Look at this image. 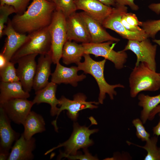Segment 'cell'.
I'll use <instances>...</instances> for the list:
<instances>
[{
	"label": "cell",
	"instance_id": "3957f363",
	"mask_svg": "<svg viewBox=\"0 0 160 160\" xmlns=\"http://www.w3.org/2000/svg\"><path fill=\"white\" fill-rule=\"evenodd\" d=\"M130 96L135 97L142 91H156L160 88L159 73L151 69L145 63L135 66L129 78Z\"/></svg>",
	"mask_w": 160,
	"mask_h": 160
},
{
	"label": "cell",
	"instance_id": "7bdbcfd3",
	"mask_svg": "<svg viewBox=\"0 0 160 160\" xmlns=\"http://www.w3.org/2000/svg\"><path fill=\"white\" fill-rule=\"evenodd\" d=\"M48 1H53V0H47Z\"/></svg>",
	"mask_w": 160,
	"mask_h": 160
},
{
	"label": "cell",
	"instance_id": "7402d4cb",
	"mask_svg": "<svg viewBox=\"0 0 160 160\" xmlns=\"http://www.w3.org/2000/svg\"><path fill=\"white\" fill-rule=\"evenodd\" d=\"M0 103L17 98H26L30 96L29 92L23 89L20 81H1L0 83Z\"/></svg>",
	"mask_w": 160,
	"mask_h": 160
},
{
	"label": "cell",
	"instance_id": "e0dca14e",
	"mask_svg": "<svg viewBox=\"0 0 160 160\" xmlns=\"http://www.w3.org/2000/svg\"><path fill=\"white\" fill-rule=\"evenodd\" d=\"M56 64L54 71L51 74V81L56 84H69L76 87L78 85V82L86 78L84 73L78 74L79 70L77 66L67 67L62 65L59 62Z\"/></svg>",
	"mask_w": 160,
	"mask_h": 160
},
{
	"label": "cell",
	"instance_id": "d6a6232c",
	"mask_svg": "<svg viewBox=\"0 0 160 160\" xmlns=\"http://www.w3.org/2000/svg\"><path fill=\"white\" fill-rule=\"evenodd\" d=\"M132 123L136 129V135L139 139L142 141H146L150 138V135L145 129L143 124L138 118L135 119L132 121Z\"/></svg>",
	"mask_w": 160,
	"mask_h": 160
},
{
	"label": "cell",
	"instance_id": "8992f818",
	"mask_svg": "<svg viewBox=\"0 0 160 160\" xmlns=\"http://www.w3.org/2000/svg\"><path fill=\"white\" fill-rule=\"evenodd\" d=\"M89 127L81 126L77 123H74L73 131L70 138L65 142L49 150L44 155H47L54 150L62 147H64L65 149V152H62L63 153L71 155L77 154V151L80 148H87L93 143L92 140L90 139V135L98 131L97 129H90Z\"/></svg>",
	"mask_w": 160,
	"mask_h": 160
},
{
	"label": "cell",
	"instance_id": "ba28073f",
	"mask_svg": "<svg viewBox=\"0 0 160 160\" xmlns=\"http://www.w3.org/2000/svg\"><path fill=\"white\" fill-rule=\"evenodd\" d=\"M127 7L125 6L116 5L113 7L111 14L104 20L103 26L109 29L118 34L122 38L128 40L141 41L148 38L146 33L143 31L139 32H133L127 30L121 21L122 15L127 12Z\"/></svg>",
	"mask_w": 160,
	"mask_h": 160
},
{
	"label": "cell",
	"instance_id": "5bb4252c",
	"mask_svg": "<svg viewBox=\"0 0 160 160\" xmlns=\"http://www.w3.org/2000/svg\"><path fill=\"white\" fill-rule=\"evenodd\" d=\"M3 35H6L7 37L1 53L9 61L15 53L26 41L28 36L16 31L9 19L7 22V25L5 26L3 30Z\"/></svg>",
	"mask_w": 160,
	"mask_h": 160
},
{
	"label": "cell",
	"instance_id": "4316f807",
	"mask_svg": "<svg viewBox=\"0 0 160 160\" xmlns=\"http://www.w3.org/2000/svg\"><path fill=\"white\" fill-rule=\"evenodd\" d=\"M121 21L124 27L128 30L133 32H139L143 31L141 26L142 22L138 20L136 15L127 12L123 13L121 17Z\"/></svg>",
	"mask_w": 160,
	"mask_h": 160
},
{
	"label": "cell",
	"instance_id": "30bf717a",
	"mask_svg": "<svg viewBox=\"0 0 160 160\" xmlns=\"http://www.w3.org/2000/svg\"><path fill=\"white\" fill-rule=\"evenodd\" d=\"M87 97L84 94L78 93L74 95L73 100H70L64 96H62L59 99L60 103L58 113L55 119L52 122L55 130L58 132V128L56 124L57 120L60 113L64 110L67 111V114L72 120L75 121L77 119L79 112L83 109H92L97 108L95 105L100 103L95 101H87Z\"/></svg>",
	"mask_w": 160,
	"mask_h": 160
},
{
	"label": "cell",
	"instance_id": "e575fe53",
	"mask_svg": "<svg viewBox=\"0 0 160 160\" xmlns=\"http://www.w3.org/2000/svg\"><path fill=\"white\" fill-rule=\"evenodd\" d=\"M116 5L128 6L134 11H137L139 9L138 5L134 2V0H114Z\"/></svg>",
	"mask_w": 160,
	"mask_h": 160
},
{
	"label": "cell",
	"instance_id": "8fae6325",
	"mask_svg": "<svg viewBox=\"0 0 160 160\" xmlns=\"http://www.w3.org/2000/svg\"><path fill=\"white\" fill-rule=\"evenodd\" d=\"M37 54H33L20 57L15 63H18L17 73L23 89L29 92L33 87L37 64L35 60Z\"/></svg>",
	"mask_w": 160,
	"mask_h": 160
},
{
	"label": "cell",
	"instance_id": "f35d334b",
	"mask_svg": "<svg viewBox=\"0 0 160 160\" xmlns=\"http://www.w3.org/2000/svg\"><path fill=\"white\" fill-rule=\"evenodd\" d=\"M104 4L111 7V6H116V4L114 0H97Z\"/></svg>",
	"mask_w": 160,
	"mask_h": 160
},
{
	"label": "cell",
	"instance_id": "44dd1931",
	"mask_svg": "<svg viewBox=\"0 0 160 160\" xmlns=\"http://www.w3.org/2000/svg\"><path fill=\"white\" fill-rule=\"evenodd\" d=\"M57 84L52 81L49 82L44 87L35 92L36 95L32 101L34 104L45 103L51 106L50 114L52 116L57 115L59 108L57 107L60 103L59 99L56 96Z\"/></svg>",
	"mask_w": 160,
	"mask_h": 160
},
{
	"label": "cell",
	"instance_id": "7c38bea8",
	"mask_svg": "<svg viewBox=\"0 0 160 160\" xmlns=\"http://www.w3.org/2000/svg\"><path fill=\"white\" fill-rule=\"evenodd\" d=\"M33 101L26 98H17L0 103L11 121L23 125L34 105Z\"/></svg>",
	"mask_w": 160,
	"mask_h": 160
},
{
	"label": "cell",
	"instance_id": "2e32d148",
	"mask_svg": "<svg viewBox=\"0 0 160 160\" xmlns=\"http://www.w3.org/2000/svg\"><path fill=\"white\" fill-rule=\"evenodd\" d=\"M87 27L91 38V42L100 43L108 41L117 42L119 39L111 35L102 24L85 12H79Z\"/></svg>",
	"mask_w": 160,
	"mask_h": 160
},
{
	"label": "cell",
	"instance_id": "9c48e42d",
	"mask_svg": "<svg viewBox=\"0 0 160 160\" xmlns=\"http://www.w3.org/2000/svg\"><path fill=\"white\" fill-rule=\"evenodd\" d=\"M157 48V45H153L147 38L141 41L128 40L122 50L125 51L130 50L136 55L137 60L135 66H138L140 63H143L151 69L156 71L155 59Z\"/></svg>",
	"mask_w": 160,
	"mask_h": 160
},
{
	"label": "cell",
	"instance_id": "d590c367",
	"mask_svg": "<svg viewBox=\"0 0 160 160\" xmlns=\"http://www.w3.org/2000/svg\"><path fill=\"white\" fill-rule=\"evenodd\" d=\"M148 8L157 14L160 13V3L151 4L148 6Z\"/></svg>",
	"mask_w": 160,
	"mask_h": 160
},
{
	"label": "cell",
	"instance_id": "5b68a950",
	"mask_svg": "<svg viewBox=\"0 0 160 160\" xmlns=\"http://www.w3.org/2000/svg\"><path fill=\"white\" fill-rule=\"evenodd\" d=\"M48 28L51 38L53 63L56 64L62 58L63 49L67 41L66 17L62 11L55 10Z\"/></svg>",
	"mask_w": 160,
	"mask_h": 160
},
{
	"label": "cell",
	"instance_id": "d6986e66",
	"mask_svg": "<svg viewBox=\"0 0 160 160\" xmlns=\"http://www.w3.org/2000/svg\"><path fill=\"white\" fill-rule=\"evenodd\" d=\"M11 120L3 109L0 107V151L9 152L13 142L20 136L12 128Z\"/></svg>",
	"mask_w": 160,
	"mask_h": 160
},
{
	"label": "cell",
	"instance_id": "1f68e13d",
	"mask_svg": "<svg viewBox=\"0 0 160 160\" xmlns=\"http://www.w3.org/2000/svg\"><path fill=\"white\" fill-rule=\"evenodd\" d=\"M32 0H0V4H6L13 6L16 10V14H21Z\"/></svg>",
	"mask_w": 160,
	"mask_h": 160
},
{
	"label": "cell",
	"instance_id": "4fadbf2b",
	"mask_svg": "<svg viewBox=\"0 0 160 160\" xmlns=\"http://www.w3.org/2000/svg\"><path fill=\"white\" fill-rule=\"evenodd\" d=\"M67 41L86 43L91 38L86 25L79 13L75 12L66 18Z\"/></svg>",
	"mask_w": 160,
	"mask_h": 160
},
{
	"label": "cell",
	"instance_id": "d4e9b609",
	"mask_svg": "<svg viewBox=\"0 0 160 160\" xmlns=\"http://www.w3.org/2000/svg\"><path fill=\"white\" fill-rule=\"evenodd\" d=\"M138 99L139 100L138 105L143 108L140 119L144 124L148 119L151 111L160 103V94L150 96L141 93L138 95Z\"/></svg>",
	"mask_w": 160,
	"mask_h": 160
},
{
	"label": "cell",
	"instance_id": "9a60e30c",
	"mask_svg": "<svg viewBox=\"0 0 160 160\" xmlns=\"http://www.w3.org/2000/svg\"><path fill=\"white\" fill-rule=\"evenodd\" d=\"M77 10L86 12L101 24L111 14L113 8L97 0H74Z\"/></svg>",
	"mask_w": 160,
	"mask_h": 160
},
{
	"label": "cell",
	"instance_id": "52a82bcc",
	"mask_svg": "<svg viewBox=\"0 0 160 160\" xmlns=\"http://www.w3.org/2000/svg\"><path fill=\"white\" fill-rule=\"evenodd\" d=\"M108 41L100 43L89 42L82 44L85 54H92L96 57H102L113 63L117 69L123 68L128 57L127 53L121 50L116 52L113 48L116 43Z\"/></svg>",
	"mask_w": 160,
	"mask_h": 160
},
{
	"label": "cell",
	"instance_id": "836d02e7",
	"mask_svg": "<svg viewBox=\"0 0 160 160\" xmlns=\"http://www.w3.org/2000/svg\"><path fill=\"white\" fill-rule=\"evenodd\" d=\"M83 151L84 153V154H77L73 155H66L60 152L59 157L60 158L65 157L71 160H98L97 157L93 156L89 153L87 148L84 149Z\"/></svg>",
	"mask_w": 160,
	"mask_h": 160
},
{
	"label": "cell",
	"instance_id": "83f0119b",
	"mask_svg": "<svg viewBox=\"0 0 160 160\" xmlns=\"http://www.w3.org/2000/svg\"><path fill=\"white\" fill-rule=\"evenodd\" d=\"M0 76L1 81L12 82L20 81L14 64L11 61H8L4 67L0 68Z\"/></svg>",
	"mask_w": 160,
	"mask_h": 160
},
{
	"label": "cell",
	"instance_id": "ffe728a7",
	"mask_svg": "<svg viewBox=\"0 0 160 160\" xmlns=\"http://www.w3.org/2000/svg\"><path fill=\"white\" fill-rule=\"evenodd\" d=\"M35 147V138L27 139L22 133L12 147L8 160H32L34 158L32 152Z\"/></svg>",
	"mask_w": 160,
	"mask_h": 160
},
{
	"label": "cell",
	"instance_id": "603a6c76",
	"mask_svg": "<svg viewBox=\"0 0 160 160\" xmlns=\"http://www.w3.org/2000/svg\"><path fill=\"white\" fill-rule=\"evenodd\" d=\"M23 125L24 129L23 134L28 140L36 134L42 133L46 130L45 123L43 117L33 111L29 113Z\"/></svg>",
	"mask_w": 160,
	"mask_h": 160
},
{
	"label": "cell",
	"instance_id": "ab89813d",
	"mask_svg": "<svg viewBox=\"0 0 160 160\" xmlns=\"http://www.w3.org/2000/svg\"><path fill=\"white\" fill-rule=\"evenodd\" d=\"M8 61L6 58L1 54H0V68L4 67Z\"/></svg>",
	"mask_w": 160,
	"mask_h": 160
},
{
	"label": "cell",
	"instance_id": "cb8c5ba5",
	"mask_svg": "<svg viewBox=\"0 0 160 160\" xmlns=\"http://www.w3.org/2000/svg\"><path fill=\"white\" fill-rule=\"evenodd\" d=\"M85 54L84 47L81 44L75 42L67 41L62 50V58L63 63L66 65L74 63L77 65L81 62Z\"/></svg>",
	"mask_w": 160,
	"mask_h": 160
},
{
	"label": "cell",
	"instance_id": "8d00e7d4",
	"mask_svg": "<svg viewBox=\"0 0 160 160\" xmlns=\"http://www.w3.org/2000/svg\"><path fill=\"white\" fill-rule=\"evenodd\" d=\"M160 113V104L158 105L151 112L148 119L151 121L154 118L155 115L157 113Z\"/></svg>",
	"mask_w": 160,
	"mask_h": 160
},
{
	"label": "cell",
	"instance_id": "277c9868",
	"mask_svg": "<svg viewBox=\"0 0 160 160\" xmlns=\"http://www.w3.org/2000/svg\"><path fill=\"white\" fill-rule=\"evenodd\" d=\"M25 43L17 50L10 61L14 64L22 56L33 54L43 55L51 52V38L48 26L28 35Z\"/></svg>",
	"mask_w": 160,
	"mask_h": 160
},
{
	"label": "cell",
	"instance_id": "60d3db41",
	"mask_svg": "<svg viewBox=\"0 0 160 160\" xmlns=\"http://www.w3.org/2000/svg\"><path fill=\"white\" fill-rule=\"evenodd\" d=\"M9 154V152L0 151V160H8Z\"/></svg>",
	"mask_w": 160,
	"mask_h": 160
},
{
	"label": "cell",
	"instance_id": "b9f144b4",
	"mask_svg": "<svg viewBox=\"0 0 160 160\" xmlns=\"http://www.w3.org/2000/svg\"><path fill=\"white\" fill-rule=\"evenodd\" d=\"M153 42L158 44L160 46V39H153L152 40Z\"/></svg>",
	"mask_w": 160,
	"mask_h": 160
},
{
	"label": "cell",
	"instance_id": "ee69618b",
	"mask_svg": "<svg viewBox=\"0 0 160 160\" xmlns=\"http://www.w3.org/2000/svg\"><path fill=\"white\" fill-rule=\"evenodd\" d=\"M160 75V73H159Z\"/></svg>",
	"mask_w": 160,
	"mask_h": 160
},
{
	"label": "cell",
	"instance_id": "6da1fadb",
	"mask_svg": "<svg viewBox=\"0 0 160 160\" xmlns=\"http://www.w3.org/2000/svg\"><path fill=\"white\" fill-rule=\"evenodd\" d=\"M55 10V5L52 1L32 0L26 11L13 17L12 25L18 33H30L48 27Z\"/></svg>",
	"mask_w": 160,
	"mask_h": 160
},
{
	"label": "cell",
	"instance_id": "ac0fdd59",
	"mask_svg": "<svg viewBox=\"0 0 160 160\" xmlns=\"http://www.w3.org/2000/svg\"><path fill=\"white\" fill-rule=\"evenodd\" d=\"M52 63L51 52L40 55L38 59L33 87L35 92L44 87L49 83Z\"/></svg>",
	"mask_w": 160,
	"mask_h": 160
},
{
	"label": "cell",
	"instance_id": "74e56055",
	"mask_svg": "<svg viewBox=\"0 0 160 160\" xmlns=\"http://www.w3.org/2000/svg\"><path fill=\"white\" fill-rule=\"evenodd\" d=\"M159 113V120L157 124L153 127V131L154 135L158 136L160 135V113Z\"/></svg>",
	"mask_w": 160,
	"mask_h": 160
},
{
	"label": "cell",
	"instance_id": "4dcf8cb0",
	"mask_svg": "<svg viewBox=\"0 0 160 160\" xmlns=\"http://www.w3.org/2000/svg\"><path fill=\"white\" fill-rule=\"evenodd\" d=\"M17 12L12 6L6 4L0 5V37L2 36V32L4 28V24L8 20L9 15Z\"/></svg>",
	"mask_w": 160,
	"mask_h": 160
},
{
	"label": "cell",
	"instance_id": "f1b7e54d",
	"mask_svg": "<svg viewBox=\"0 0 160 160\" xmlns=\"http://www.w3.org/2000/svg\"><path fill=\"white\" fill-rule=\"evenodd\" d=\"M56 10L62 11L66 18L77 10L74 0H53Z\"/></svg>",
	"mask_w": 160,
	"mask_h": 160
},
{
	"label": "cell",
	"instance_id": "484cf974",
	"mask_svg": "<svg viewBox=\"0 0 160 160\" xmlns=\"http://www.w3.org/2000/svg\"><path fill=\"white\" fill-rule=\"evenodd\" d=\"M158 137L154 136L150 138L146 141L145 145L141 146L129 141V144H133L145 149L147 152V155L144 158L145 160H160V147L157 146Z\"/></svg>",
	"mask_w": 160,
	"mask_h": 160
},
{
	"label": "cell",
	"instance_id": "7a4b0ae2",
	"mask_svg": "<svg viewBox=\"0 0 160 160\" xmlns=\"http://www.w3.org/2000/svg\"><path fill=\"white\" fill-rule=\"evenodd\" d=\"M84 60L80 62L77 65L79 71H82L85 74H89L95 78L98 84L100 92L98 102L101 104L103 103L108 94L110 99H114V96L117 95L115 90L116 88H124V86L120 84L111 85L106 81L104 76V69L106 59L100 61L93 60L89 54H85L83 56Z\"/></svg>",
	"mask_w": 160,
	"mask_h": 160
},
{
	"label": "cell",
	"instance_id": "f546056e",
	"mask_svg": "<svg viewBox=\"0 0 160 160\" xmlns=\"http://www.w3.org/2000/svg\"><path fill=\"white\" fill-rule=\"evenodd\" d=\"M141 26L147 35L148 38L154 39L156 34L160 31V19L142 22Z\"/></svg>",
	"mask_w": 160,
	"mask_h": 160
}]
</instances>
